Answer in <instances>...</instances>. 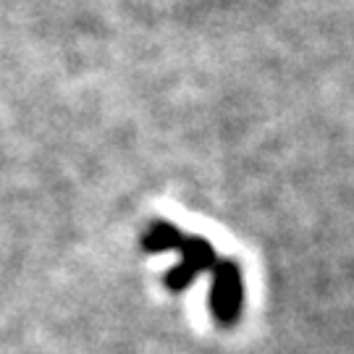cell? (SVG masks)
Returning a JSON list of instances; mask_svg holds the SVG:
<instances>
[{
	"label": "cell",
	"instance_id": "2",
	"mask_svg": "<svg viewBox=\"0 0 354 354\" xmlns=\"http://www.w3.org/2000/svg\"><path fill=\"white\" fill-rule=\"evenodd\" d=\"M176 252L181 254V263L174 270H168V276H165L168 289L174 291L187 289L200 270H207V268L215 266L213 247L203 236H184L181 244L176 247Z\"/></svg>",
	"mask_w": 354,
	"mask_h": 354
},
{
	"label": "cell",
	"instance_id": "3",
	"mask_svg": "<svg viewBox=\"0 0 354 354\" xmlns=\"http://www.w3.org/2000/svg\"><path fill=\"white\" fill-rule=\"evenodd\" d=\"M181 239H184V234L176 226H171L165 221H155L150 231L145 234V247L150 252H168V250H176Z\"/></svg>",
	"mask_w": 354,
	"mask_h": 354
},
{
	"label": "cell",
	"instance_id": "1",
	"mask_svg": "<svg viewBox=\"0 0 354 354\" xmlns=\"http://www.w3.org/2000/svg\"><path fill=\"white\" fill-rule=\"evenodd\" d=\"M210 307L221 326H234L244 307V281L236 263L223 260L215 266V281L210 291Z\"/></svg>",
	"mask_w": 354,
	"mask_h": 354
}]
</instances>
